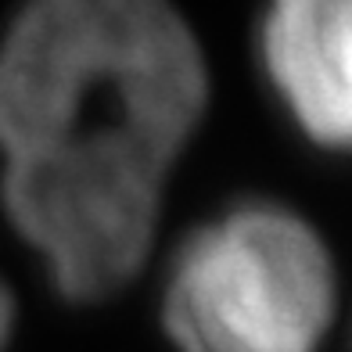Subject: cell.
<instances>
[{
    "mask_svg": "<svg viewBox=\"0 0 352 352\" xmlns=\"http://www.w3.org/2000/svg\"><path fill=\"white\" fill-rule=\"evenodd\" d=\"M209 101L173 0H25L0 40V198L51 280L98 302L130 280L162 184Z\"/></svg>",
    "mask_w": 352,
    "mask_h": 352,
    "instance_id": "6da1fadb",
    "label": "cell"
},
{
    "mask_svg": "<svg viewBox=\"0 0 352 352\" xmlns=\"http://www.w3.org/2000/svg\"><path fill=\"white\" fill-rule=\"evenodd\" d=\"M334 313L320 230L280 201H237L173 255L162 320L180 352H316Z\"/></svg>",
    "mask_w": 352,
    "mask_h": 352,
    "instance_id": "7a4b0ae2",
    "label": "cell"
},
{
    "mask_svg": "<svg viewBox=\"0 0 352 352\" xmlns=\"http://www.w3.org/2000/svg\"><path fill=\"white\" fill-rule=\"evenodd\" d=\"M263 61L302 130L352 148V0H270Z\"/></svg>",
    "mask_w": 352,
    "mask_h": 352,
    "instance_id": "3957f363",
    "label": "cell"
},
{
    "mask_svg": "<svg viewBox=\"0 0 352 352\" xmlns=\"http://www.w3.org/2000/svg\"><path fill=\"white\" fill-rule=\"evenodd\" d=\"M11 327H14V295H11V287L0 280V352H4V345L11 338Z\"/></svg>",
    "mask_w": 352,
    "mask_h": 352,
    "instance_id": "277c9868",
    "label": "cell"
}]
</instances>
